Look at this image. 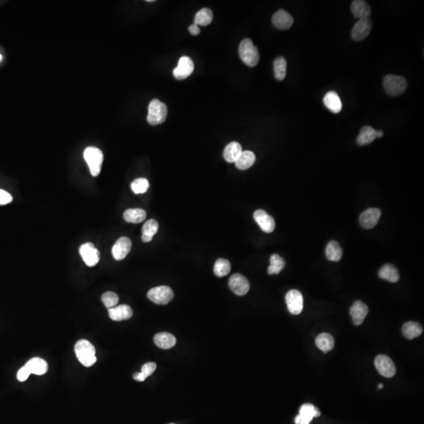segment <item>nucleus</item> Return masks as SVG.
<instances>
[{
  "mask_svg": "<svg viewBox=\"0 0 424 424\" xmlns=\"http://www.w3.org/2000/svg\"><path fill=\"white\" fill-rule=\"evenodd\" d=\"M78 360L85 367H90L96 362L95 348L88 340L81 339L75 345Z\"/></svg>",
  "mask_w": 424,
  "mask_h": 424,
  "instance_id": "obj_1",
  "label": "nucleus"
},
{
  "mask_svg": "<svg viewBox=\"0 0 424 424\" xmlns=\"http://www.w3.org/2000/svg\"><path fill=\"white\" fill-rule=\"evenodd\" d=\"M239 55L242 62L250 67H255L259 63V50L250 39H245L241 41L239 46Z\"/></svg>",
  "mask_w": 424,
  "mask_h": 424,
  "instance_id": "obj_2",
  "label": "nucleus"
},
{
  "mask_svg": "<svg viewBox=\"0 0 424 424\" xmlns=\"http://www.w3.org/2000/svg\"><path fill=\"white\" fill-rule=\"evenodd\" d=\"M167 116V107L165 104L158 99L150 102L148 109L147 121L153 126L159 125L165 121Z\"/></svg>",
  "mask_w": 424,
  "mask_h": 424,
  "instance_id": "obj_3",
  "label": "nucleus"
},
{
  "mask_svg": "<svg viewBox=\"0 0 424 424\" xmlns=\"http://www.w3.org/2000/svg\"><path fill=\"white\" fill-rule=\"evenodd\" d=\"M383 88L390 96H399L402 94L408 87L405 78L395 75H386L383 79Z\"/></svg>",
  "mask_w": 424,
  "mask_h": 424,
  "instance_id": "obj_4",
  "label": "nucleus"
},
{
  "mask_svg": "<svg viewBox=\"0 0 424 424\" xmlns=\"http://www.w3.org/2000/svg\"><path fill=\"white\" fill-rule=\"evenodd\" d=\"M84 157L88 164L92 176H99L103 163V154L96 147H88L84 150Z\"/></svg>",
  "mask_w": 424,
  "mask_h": 424,
  "instance_id": "obj_5",
  "label": "nucleus"
},
{
  "mask_svg": "<svg viewBox=\"0 0 424 424\" xmlns=\"http://www.w3.org/2000/svg\"><path fill=\"white\" fill-rule=\"evenodd\" d=\"M147 296L153 303L158 305H166L173 299L174 292L171 288L159 286L150 289Z\"/></svg>",
  "mask_w": 424,
  "mask_h": 424,
  "instance_id": "obj_6",
  "label": "nucleus"
},
{
  "mask_svg": "<svg viewBox=\"0 0 424 424\" xmlns=\"http://www.w3.org/2000/svg\"><path fill=\"white\" fill-rule=\"evenodd\" d=\"M375 366L379 373L386 378H391L396 373V367L394 363L386 355H378L375 359Z\"/></svg>",
  "mask_w": 424,
  "mask_h": 424,
  "instance_id": "obj_7",
  "label": "nucleus"
},
{
  "mask_svg": "<svg viewBox=\"0 0 424 424\" xmlns=\"http://www.w3.org/2000/svg\"><path fill=\"white\" fill-rule=\"evenodd\" d=\"M285 301L287 303L288 310L291 314L298 315L303 310V297L302 293L293 289L286 294Z\"/></svg>",
  "mask_w": 424,
  "mask_h": 424,
  "instance_id": "obj_8",
  "label": "nucleus"
},
{
  "mask_svg": "<svg viewBox=\"0 0 424 424\" xmlns=\"http://www.w3.org/2000/svg\"><path fill=\"white\" fill-rule=\"evenodd\" d=\"M229 286L236 295L243 296L248 292L250 283L243 275L235 273L229 278Z\"/></svg>",
  "mask_w": 424,
  "mask_h": 424,
  "instance_id": "obj_9",
  "label": "nucleus"
},
{
  "mask_svg": "<svg viewBox=\"0 0 424 424\" xmlns=\"http://www.w3.org/2000/svg\"><path fill=\"white\" fill-rule=\"evenodd\" d=\"M80 253L84 261L88 267H94L100 260V252L92 243L82 245L80 247Z\"/></svg>",
  "mask_w": 424,
  "mask_h": 424,
  "instance_id": "obj_10",
  "label": "nucleus"
},
{
  "mask_svg": "<svg viewBox=\"0 0 424 424\" xmlns=\"http://www.w3.org/2000/svg\"><path fill=\"white\" fill-rule=\"evenodd\" d=\"M194 71V63L191 58L183 56L179 61V64L173 71V75L177 80H184L189 77Z\"/></svg>",
  "mask_w": 424,
  "mask_h": 424,
  "instance_id": "obj_11",
  "label": "nucleus"
},
{
  "mask_svg": "<svg viewBox=\"0 0 424 424\" xmlns=\"http://www.w3.org/2000/svg\"><path fill=\"white\" fill-rule=\"evenodd\" d=\"M372 20L370 18L360 19L353 28L351 37L355 41H361L369 36L372 30Z\"/></svg>",
  "mask_w": 424,
  "mask_h": 424,
  "instance_id": "obj_12",
  "label": "nucleus"
},
{
  "mask_svg": "<svg viewBox=\"0 0 424 424\" xmlns=\"http://www.w3.org/2000/svg\"><path fill=\"white\" fill-rule=\"evenodd\" d=\"M380 216L381 211L379 208H369L360 215L359 223L364 229H373L377 225Z\"/></svg>",
  "mask_w": 424,
  "mask_h": 424,
  "instance_id": "obj_13",
  "label": "nucleus"
},
{
  "mask_svg": "<svg viewBox=\"0 0 424 424\" xmlns=\"http://www.w3.org/2000/svg\"><path fill=\"white\" fill-rule=\"evenodd\" d=\"M132 241L128 237H122L116 241L112 249L114 259L118 261L125 259L132 249Z\"/></svg>",
  "mask_w": 424,
  "mask_h": 424,
  "instance_id": "obj_14",
  "label": "nucleus"
},
{
  "mask_svg": "<svg viewBox=\"0 0 424 424\" xmlns=\"http://www.w3.org/2000/svg\"><path fill=\"white\" fill-rule=\"evenodd\" d=\"M254 219L257 223L259 227L265 233H272L274 230L275 221L272 216L267 214L263 210H257L254 213Z\"/></svg>",
  "mask_w": 424,
  "mask_h": 424,
  "instance_id": "obj_15",
  "label": "nucleus"
},
{
  "mask_svg": "<svg viewBox=\"0 0 424 424\" xmlns=\"http://www.w3.org/2000/svg\"><path fill=\"white\" fill-rule=\"evenodd\" d=\"M294 19L291 14L284 10H277L272 17V23L276 28L287 30L292 26Z\"/></svg>",
  "mask_w": 424,
  "mask_h": 424,
  "instance_id": "obj_16",
  "label": "nucleus"
},
{
  "mask_svg": "<svg viewBox=\"0 0 424 424\" xmlns=\"http://www.w3.org/2000/svg\"><path fill=\"white\" fill-rule=\"evenodd\" d=\"M369 313V308L362 301L357 300L355 302L350 310V313L352 317L353 322L355 325H360L364 321Z\"/></svg>",
  "mask_w": 424,
  "mask_h": 424,
  "instance_id": "obj_17",
  "label": "nucleus"
},
{
  "mask_svg": "<svg viewBox=\"0 0 424 424\" xmlns=\"http://www.w3.org/2000/svg\"><path fill=\"white\" fill-rule=\"evenodd\" d=\"M109 315L112 321H124L132 317L133 311L128 305H120L109 309Z\"/></svg>",
  "mask_w": 424,
  "mask_h": 424,
  "instance_id": "obj_18",
  "label": "nucleus"
},
{
  "mask_svg": "<svg viewBox=\"0 0 424 424\" xmlns=\"http://www.w3.org/2000/svg\"><path fill=\"white\" fill-rule=\"evenodd\" d=\"M351 12L355 18L360 19L369 18L372 14L370 6L368 2L363 0H355L351 3Z\"/></svg>",
  "mask_w": 424,
  "mask_h": 424,
  "instance_id": "obj_19",
  "label": "nucleus"
},
{
  "mask_svg": "<svg viewBox=\"0 0 424 424\" xmlns=\"http://www.w3.org/2000/svg\"><path fill=\"white\" fill-rule=\"evenodd\" d=\"M24 366L28 369L31 374H45L48 370V364L46 360L40 357H34L28 360Z\"/></svg>",
  "mask_w": 424,
  "mask_h": 424,
  "instance_id": "obj_20",
  "label": "nucleus"
},
{
  "mask_svg": "<svg viewBox=\"0 0 424 424\" xmlns=\"http://www.w3.org/2000/svg\"><path fill=\"white\" fill-rule=\"evenodd\" d=\"M379 277L390 283H396L400 279L399 269L392 264H386L379 271Z\"/></svg>",
  "mask_w": 424,
  "mask_h": 424,
  "instance_id": "obj_21",
  "label": "nucleus"
},
{
  "mask_svg": "<svg viewBox=\"0 0 424 424\" xmlns=\"http://www.w3.org/2000/svg\"><path fill=\"white\" fill-rule=\"evenodd\" d=\"M242 152L243 150H242L241 144L238 143L237 141H232L230 143L228 144L226 147L225 148L224 153H223V156L228 163H235L236 160L238 159Z\"/></svg>",
  "mask_w": 424,
  "mask_h": 424,
  "instance_id": "obj_22",
  "label": "nucleus"
},
{
  "mask_svg": "<svg viewBox=\"0 0 424 424\" xmlns=\"http://www.w3.org/2000/svg\"><path fill=\"white\" fill-rule=\"evenodd\" d=\"M154 342L159 348L167 350L175 347L176 344V338L171 333H157L154 336Z\"/></svg>",
  "mask_w": 424,
  "mask_h": 424,
  "instance_id": "obj_23",
  "label": "nucleus"
},
{
  "mask_svg": "<svg viewBox=\"0 0 424 424\" xmlns=\"http://www.w3.org/2000/svg\"><path fill=\"white\" fill-rule=\"evenodd\" d=\"M324 104L334 113H338L342 110V102L336 92H328L324 98Z\"/></svg>",
  "mask_w": 424,
  "mask_h": 424,
  "instance_id": "obj_24",
  "label": "nucleus"
},
{
  "mask_svg": "<svg viewBox=\"0 0 424 424\" xmlns=\"http://www.w3.org/2000/svg\"><path fill=\"white\" fill-rule=\"evenodd\" d=\"M377 131H376L374 128L369 126H364L360 130L358 137L357 138V142L360 146L369 145L377 138Z\"/></svg>",
  "mask_w": 424,
  "mask_h": 424,
  "instance_id": "obj_25",
  "label": "nucleus"
},
{
  "mask_svg": "<svg viewBox=\"0 0 424 424\" xmlns=\"http://www.w3.org/2000/svg\"><path fill=\"white\" fill-rule=\"evenodd\" d=\"M158 229H159V224H158L157 222L154 219L148 220L142 226L141 240L146 243L150 242L154 238L156 233H157Z\"/></svg>",
  "mask_w": 424,
  "mask_h": 424,
  "instance_id": "obj_26",
  "label": "nucleus"
},
{
  "mask_svg": "<svg viewBox=\"0 0 424 424\" xmlns=\"http://www.w3.org/2000/svg\"><path fill=\"white\" fill-rule=\"evenodd\" d=\"M315 343L324 353L329 352L335 347V340L332 335L329 333H321L315 339Z\"/></svg>",
  "mask_w": 424,
  "mask_h": 424,
  "instance_id": "obj_27",
  "label": "nucleus"
},
{
  "mask_svg": "<svg viewBox=\"0 0 424 424\" xmlns=\"http://www.w3.org/2000/svg\"><path fill=\"white\" fill-rule=\"evenodd\" d=\"M423 329L422 325L417 322L414 321H408L405 323L402 327V333L404 336L408 339H413V338H417L420 336V335L422 334Z\"/></svg>",
  "mask_w": 424,
  "mask_h": 424,
  "instance_id": "obj_28",
  "label": "nucleus"
},
{
  "mask_svg": "<svg viewBox=\"0 0 424 424\" xmlns=\"http://www.w3.org/2000/svg\"><path fill=\"white\" fill-rule=\"evenodd\" d=\"M255 155L253 152L243 151L238 159L236 160V167L240 170H247L254 164L255 162Z\"/></svg>",
  "mask_w": 424,
  "mask_h": 424,
  "instance_id": "obj_29",
  "label": "nucleus"
},
{
  "mask_svg": "<svg viewBox=\"0 0 424 424\" xmlns=\"http://www.w3.org/2000/svg\"><path fill=\"white\" fill-rule=\"evenodd\" d=\"M343 250L338 242L332 241L329 242L325 249L327 259L333 262H338L343 257Z\"/></svg>",
  "mask_w": 424,
  "mask_h": 424,
  "instance_id": "obj_30",
  "label": "nucleus"
},
{
  "mask_svg": "<svg viewBox=\"0 0 424 424\" xmlns=\"http://www.w3.org/2000/svg\"><path fill=\"white\" fill-rule=\"evenodd\" d=\"M146 212L143 209L140 208H133L128 209L124 212V219L126 222L130 223H142L146 219Z\"/></svg>",
  "mask_w": 424,
  "mask_h": 424,
  "instance_id": "obj_31",
  "label": "nucleus"
},
{
  "mask_svg": "<svg viewBox=\"0 0 424 424\" xmlns=\"http://www.w3.org/2000/svg\"><path fill=\"white\" fill-rule=\"evenodd\" d=\"M274 76L277 80H285L287 73V62L284 57H278L273 62Z\"/></svg>",
  "mask_w": 424,
  "mask_h": 424,
  "instance_id": "obj_32",
  "label": "nucleus"
},
{
  "mask_svg": "<svg viewBox=\"0 0 424 424\" xmlns=\"http://www.w3.org/2000/svg\"><path fill=\"white\" fill-rule=\"evenodd\" d=\"M213 20V12L208 8H203L196 14L194 24L197 25L207 26Z\"/></svg>",
  "mask_w": 424,
  "mask_h": 424,
  "instance_id": "obj_33",
  "label": "nucleus"
},
{
  "mask_svg": "<svg viewBox=\"0 0 424 424\" xmlns=\"http://www.w3.org/2000/svg\"><path fill=\"white\" fill-rule=\"evenodd\" d=\"M269 263H270V265L268 268V273L270 275L278 274V273H281V270L285 267V259L281 258L277 254H273L271 256L270 259H269Z\"/></svg>",
  "mask_w": 424,
  "mask_h": 424,
  "instance_id": "obj_34",
  "label": "nucleus"
},
{
  "mask_svg": "<svg viewBox=\"0 0 424 424\" xmlns=\"http://www.w3.org/2000/svg\"><path fill=\"white\" fill-rule=\"evenodd\" d=\"M231 270V265L227 259H219L214 266V273L219 277H225Z\"/></svg>",
  "mask_w": 424,
  "mask_h": 424,
  "instance_id": "obj_35",
  "label": "nucleus"
},
{
  "mask_svg": "<svg viewBox=\"0 0 424 424\" xmlns=\"http://www.w3.org/2000/svg\"><path fill=\"white\" fill-rule=\"evenodd\" d=\"M149 187H150V182L146 179H143V178L137 179L131 185L132 191L135 194L146 193Z\"/></svg>",
  "mask_w": 424,
  "mask_h": 424,
  "instance_id": "obj_36",
  "label": "nucleus"
},
{
  "mask_svg": "<svg viewBox=\"0 0 424 424\" xmlns=\"http://www.w3.org/2000/svg\"><path fill=\"white\" fill-rule=\"evenodd\" d=\"M102 300L105 306L108 309H110L116 307V305L119 303V297L116 293L112 292V291H107L102 295Z\"/></svg>",
  "mask_w": 424,
  "mask_h": 424,
  "instance_id": "obj_37",
  "label": "nucleus"
},
{
  "mask_svg": "<svg viewBox=\"0 0 424 424\" xmlns=\"http://www.w3.org/2000/svg\"><path fill=\"white\" fill-rule=\"evenodd\" d=\"M299 414L304 415V416L313 419L314 417H318L321 415V412L313 404H305L301 406L300 409H299Z\"/></svg>",
  "mask_w": 424,
  "mask_h": 424,
  "instance_id": "obj_38",
  "label": "nucleus"
},
{
  "mask_svg": "<svg viewBox=\"0 0 424 424\" xmlns=\"http://www.w3.org/2000/svg\"><path fill=\"white\" fill-rule=\"evenodd\" d=\"M156 369V364L154 362H149L144 364L143 366L141 367V373L148 378L150 377L153 373L155 372Z\"/></svg>",
  "mask_w": 424,
  "mask_h": 424,
  "instance_id": "obj_39",
  "label": "nucleus"
},
{
  "mask_svg": "<svg viewBox=\"0 0 424 424\" xmlns=\"http://www.w3.org/2000/svg\"><path fill=\"white\" fill-rule=\"evenodd\" d=\"M13 197L10 193L0 189V205H6L7 203L12 202Z\"/></svg>",
  "mask_w": 424,
  "mask_h": 424,
  "instance_id": "obj_40",
  "label": "nucleus"
},
{
  "mask_svg": "<svg viewBox=\"0 0 424 424\" xmlns=\"http://www.w3.org/2000/svg\"><path fill=\"white\" fill-rule=\"evenodd\" d=\"M30 374V372L28 371V369L25 366H24L22 367V369H20V370L18 371L17 377H18V379L20 382H24V381H25L28 378Z\"/></svg>",
  "mask_w": 424,
  "mask_h": 424,
  "instance_id": "obj_41",
  "label": "nucleus"
},
{
  "mask_svg": "<svg viewBox=\"0 0 424 424\" xmlns=\"http://www.w3.org/2000/svg\"><path fill=\"white\" fill-rule=\"evenodd\" d=\"M312 420L313 419L311 417L299 414L295 417V424H310Z\"/></svg>",
  "mask_w": 424,
  "mask_h": 424,
  "instance_id": "obj_42",
  "label": "nucleus"
},
{
  "mask_svg": "<svg viewBox=\"0 0 424 424\" xmlns=\"http://www.w3.org/2000/svg\"><path fill=\"white\" fill-rule=\"evenodd\" d=\"M189 32L193 36H197L201 33V29H200L199 26L196 24H193L189 26Z\"/></svg>",
  "mask_w": 424,
  "mask_h": 424,
  "instance_id": "obj_43",
  "label": "nucleus"
},
{
  "mask_svg": "<svg viewBox=\"0 0 424 424\" xmlns=\"http://www.w3.org/2000/svg\"><path fill=\"white\" fill-rule=\"evenodd\" d=\"M133 378L134 379H135L136 381H138V382H143V381L146 379V377L141 373H137L135 374H134Z\"/></svg>",
  "mask_w": 424,
  "mask_h": 424,
  "instance_id": "obj_44",
  "label": "nucleus"
},
{
  "mask_svg": "<svg viewBox=\"0 0 424 424\" xmlns=\"http://www.w3.org/2000/svg\"><path fill=\"white\" fill-rule=\"evenodd\" d=\"M377 137H382L383 136V132L382 131H377Z\"/></svg>",
  "mask_w": 424,
  "mask_h": 424,
  "instance_id": "obj_45",
  "label": "nucleus"
},
{
  "mask_svg": "<svg viewBox=\"0 0 424 424\" xmlns=\"http://www.w3.org/2000/svg\"><path fill=\"white\" fill-rule=\"evenodd\" d=\"M383 387V384H379V390H381V389Z\"/></svg>",
  "mask_w": 424,
  "mask_h": 424,
  "instance_id": "obj_46",
  "label": "nucleus"
},
{
  "mask_svg": "<svg viewBox=\"0 0 424 424\" xmlns=\"http://www.w3.org/2000/svg\"><path fill=\"white\" fill-rule=\"evenodd\" d=\"M2 55H1V54H0V62H1V61H2Z\"/></svg>",
  "mask_w": 424,
  "mask_h": 424,
  "instance_id": "obj_47",
  "label": "nucleus"
}]
</instances>
